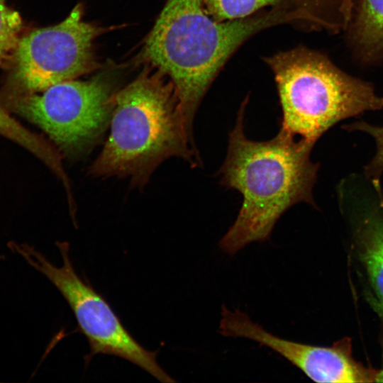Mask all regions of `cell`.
<instances>
[{"instance_id":"cell-1","label":"cell","mask_w":383,"mask_h":383,"mask_svg":"<svg viewBox=\"0 0 383 383\" xmlns=\"http://www.w3.org/2000/svg\"><path fill=\"white\" fill-rule=\"evenodd\" d=\"M290 23H304L302 16L292 8H272L218 21L206 13L203 0H167L145 40L141 60L173 84L193 138L197 109L229 58L256 33Z\"/></svg>"},{"instance_id":"cell-2","label":"cell","mask_w":383,"mask_h":383,"mask_svg":"<svg viewBox=\"0 0 383 383\" xmlns=\"http://www.w3.org/2000/svg\"><path fill=\"white\" fill-rule=\"evenodd\" d=\"M247 101L237 113L218 172L220 183L243 196L235 222L219 242L228 255L269 240L277 221L292 206L300 202L315 206L312 190L318 167L310 158L314 143L297 140L282 129L270 140H250L243 126Z\"/></svg>"},{"instance_id":"cell-3","label":"cell","mask_w":383,"mask_h":383,"mask_svg":"<svg viewBox=\"0 0 383 383\" xmlns=\"http://www.w3.org/2000/svg\"><path fill=\"white\" fill-rule=\"evenodd\" d=\"M109 134L88 173L128 177L143 189L158 166L177 157L201 162L171 81L160 71H143L113 96Z\"/></svg>"},{"instance_id":"cell-4","label":"cell","mask_w":383,"mask_h":383,"mask_svg":"<svg viewBox=\"0 0 383 383\" xmlns=\"http://www.w3.org/2000/svg\"><path fill=\"white\" fill-rule=\"evenodd\" d=\"M272 71L282 109L280 129L315 144L341 120L383 109L372 84L339 69L305 47L265 58Z\"/></svg>"},{"instance_id":"cell-5","label":"cell","mask_w":383,"mask_h":383,"mask_svg":"<svg viewBox=\"0 0 383 383\" xmlns=\"http://www.w3.org/2000/svg\"><path fill=\"white\" fill-rule=\"evenodd\" d=\"M116 91L101 78L60 82L36 93L0 96L12 114L40 128L62 157L87 153L109 127Z\"/></svg>"},{"instance_id":"cell-6","label":"cell","mask_w":383,"mask_h":383,"mask_svg":"<svg viewBox=\"0 0 383 383\" xmlns=\"http://www.w3.org/2000/svg\"><path fill=\"white\" fill-rule=\"evenodd\" d=\"M104 30L85 21L78 4L62 22L24 32L4 67L0 96L40 92L91 72L94 41Z\"/></svg>"},{"instance_id":"cell-7","label":"cell","mask_w":383,"mask_h":383,"mask_svg":"<svg viewBox=\"0 0 383 383\" xmlns=\"http://www.w3.org/2000/svg\"><path fill=\"white\" fill-rule=\"evenodd\" d=\"M57 245L63 262L60 267L33 247L14 244L13 248L56 287L69 304L79 330L89 344L86 362L97 354L114 355L137 365L160 382H175L157 363L158 351L148 350L137 342L107 301L76 272L68 243L58 242Z\"/></svg>"},{"instance_id":"cell-8","label":"cell","mask_w":383,"mask_h":383,"mask_svg":"<svg viewBox=\"0 0 383 383\" xmlns=\"http://www.w3.org/2000/svg\"><path fill=\"white\" fill-rule=\"evenodd\" d=\"M218 332L223 336L253 340L280 355L316 382H373L378 370L354 359L349 338L323 347L279 338L251 321L238 309L225 308Z\"/></svg>"},{"instance_id":"cell-9","label":"cell","mask_w":383,"mask_h":383,"mask_svg":"<svg viewBox=\"0 0 383 383\" xmlns=\"http://www.w3.org/2000/svg\"><path fill=\"white\" fill-rule=\"evenodd\" d=\"M355 57L365 63L383 57V0H358L347 30Z\"/></svg>"},{"instance_id":"cell-10","label":"cell","mask_w":383,"mask_h":383,"mask_svg":"<svg viewBox=\"0 0 383 383\" xmlns=\"http://www.w3.org/2000/svg\"><path fill=\"white\" fill-rule=\"evenodd\" d=\"M357 237L358 253L371 289L372 306L383 318V213L365 218Z\"/></svg>"},{"instance_id":"cell-11","label":"cell","mask_w":383,"mask_h":383,"mask_svg":"<svg viewBox=\"0 0 383 383\" xmlns=\"http://www.w3.org/2000/svg\"><path fill=\"white\" fill-rule=\"evenodd\" d=\"M306 26L339 33L348 30L357 0H290Z\"/></svg>"},{"instance_id":"cell-12","label":"cell","mask_w":383,"mask_h":383,"mask_svg":"<svg viewBox=\"0 0 383 383\" xmlns=\"http://www.w3.org/2000/svg\"><path fill=\"white\" fill-rule=\"evenodd\" d=\"M0 135L29 151L53 173L63 169L62 156L45 136L35 133L13 116L0 102Z\"/></svg>"},{"instance_id":"cell-13","label":"cell","mask_w":383,"mask_h":383,"mask_svg":"<svg viewBox=\"0 0 383 383\" xmlns=\"http://www.w3.org/2000/svg\"><path fill=\"white\" fill-rule=\"evenodd\" d=\"M203 4L206 13L218 21L245 18L267 6L293 9L290 0H203Z\"/></svg>"},{"instance_id":"cell-14","label":"cell","mask_w":383,"mask_h":383,"mask_svg":"<svg viewBox=\"0 0 383 383\" xmlns=\"http://www.w3.org/2000/svg\"><path fill=\"white\" fill-rule=\"evenodd\" d=\"M23 29L21 14L6 0H0V68L7 65Z\"/></svg>"},{"instance_id":"cell-15","label":"cell","mask_w":383,"mask_h":383,"mask_svg":"<svg viewBox=\"0 0 383 383\" xmlns=\"http://www.w3.org/2000/svg\"><path fill=\"white\" fill-rule=\"evenodd\" d=\"M348 131H360L370 135L376 143V153L366 167L367 174L377 182L383 171V126L370 125L359 121L345 126Z\"/></svg>"},{"instance_id":"cell-16","label":"cell","mask_w":383,"mask_h":383,"mask_svg":"<svg viewBox=\"0 0 383 383\" xmlns=\"http://www.w3.org/2000/svg\"><path fill=\"white\" fill-rule=\"evenodd\" d=\"M375 382H383V368L378 370Z\"/></svg>"}]
</instances>
